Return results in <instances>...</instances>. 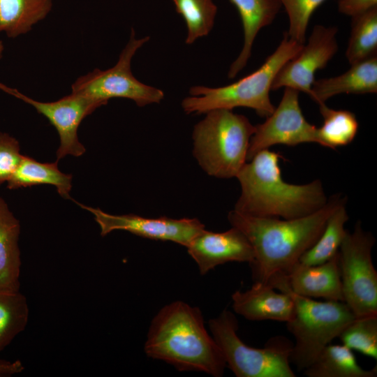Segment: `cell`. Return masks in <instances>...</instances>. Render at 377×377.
Instances as JSON below:
<instances>
[{
	"mask_svg": "<svg viewBox=\"0 0 377 377\" xmlns=\"http://www.w3.org/2000/svg\"><path fill=\"white\" fill-rule=\"evenodd\" d=\"M285 277L290 290L297 295L344 302L338 252L320 265H305L298 262Z\"/></svg>",
	"mask_w": 377,
	"mask_h": 377,
	"instance_id": "cell-16",
	"label": "cell"
},
{
	"mask_svg": "<svg viewBox=\"0 0 377 377\" xmlns=\"http://www.w3.org/2000/svg\"><path fill=\"white\" fill-rule=\"evenodd\" d=\"M346 200H343L331 214L318 239L300 257V263L305 265H320L329 260L338 252L348 231L344 227L349 219Z\"/></svg>",
	"mask_w": 377,
	"mask_h": 377,
	"instance_id": "cell-23",
	"label": "cell"
},
{
	"mask_svg": "<svg viewBox=\"0 0 377 377\" xmlns=\"http://www.w3.org/2000/svg\"><path fill=\"white\" fill-rule=\"evenodd\" d=\"M149 40V36L136 39L132 30L117 64L109 69H95L80 77L72 84L71 93L89 98L98 108L115 98L132 100L140 107L159 103L164 98L163 91L137 80L131 68L133 57Z\"/></svg>",
	"mask_w": 377,
	"mask_h": 377,
	"instance_id": "cell-8",
	"label": "cell"
},
{
	"mask_svg": "<svg viewBox=\"0 0 377 377\" xmlns=\"http://www.w3.org/2000/svg\"><path fill=\"white\" fill-rule=\"evenodd\" d=\"M231 297L234 311L249 320L287 323L294 314L295 304L290 295L276 292L267 283L254 282L249 289L237 290Z\"/></svg>",
	"mask_w": 377,
	"mask_h": 377,
	"instance_id": "cell-15",
	"label": "cell"
},
{
	"mask_svg": "<svg viewBox=\"0 0 377 377\" xmlns=\"http://www.w3.org/2000/svg\"><path fill=\"white\" fill-rule=\"evenodd\" d=\"M377 7V0H339L338 10L351 17L363 14Z\"/></svg>",
	"mask_w": 377,
	"mask_h": 377,
	"instance_id": "cell-31",
	"label": "cell"
},
{
	"mask_svg": "<svg viewBox=\"0 0 377 377\" xmlns=\"http://www.w3.org/2000/svg\"><path fill=\"white\" fill-rule=\"evenodd\" d=\"M187 27L186 44L209 34L214 27L217 6L213 0H172Z\"/></svg>",
	"mask_w": 377,
	"mask_h": 377,
	"instance_id": "cell-27",
	"label": "cell"
},
{
	"mask_svg": "<svg viewBox=\"0 0 377 377\" xmlns=\"http://www.w3.org/2000/svg\"><path fill=\"white\" fill-rule=\"evenodd\" d=\"M307 377H376V366L365 369L359 365L352 350L343 344L327 345L304 371Z\"/></svg>",
	"mask_w": 377,
	"mask_h": 377,
	"instance_id": "cell-21",
	"label": "cell"
},
{
	"mask_svg": "<svg viewBox=\"0 0 377 377\" xmlns=\"http://www.w3.org/2000/svg\"><path fill=\"white\" fill-rule=\"evenodd\" d=\"M267 284L290 295L295 310L287 329L295 339L290 355V364L304 371L332 341L338 337L355 315L344 302H318L292 292L285 276H279Z\"/></svg>",
	"mask_w": 377,
	"mask_h": 377,
	"instance_id": "cell-6",
	"label": "cell"
},
{
	"mask_svg": "<svg viewBox=\"0 0 377 377\" xmlns=\"http://www.w3.org/2000/svg\"><path fill=\"white\" fill-rule=\"evenodd\" d=\"M24 370L22 362L19 360H0V377H10L19 374Z\"/></svg>",
	"mask_w": 377,
	"mask_h": 377,
	"instance_id": "cell-32",
	"label": "cell"
},
{
	"mask_svg": "<svg viewBox=\"0 0 377 377\" xmlns=\"http://www.w3.org/2000/svg\"><path fill=\"white\" fill-rule=\"evenodd\" d=\"M79 205L94 215L101 236L114 230H124L149 239L175 242L186 248L191 241L205 229V225L196 218H148L132 214L116 215L100 208Z\"/></svg>",
	"mask_w": 377,
	"mask_h": 377,
	"instance_id": "cell-11",
	"label": "cell"
},
{
	"mask_svg": "<svg viewBox=\"0 0 377 377\" xmlns=\"http://www.w3.org/2000/svg\"><path fill=\"white\" fill-rule=\"evenodd\" d=\"M318 105L323 118L322 126L317 127L318 145L334 149L352 142L359 128L355 114L346 110L328 108L325 103Z\"/></svg>",
	"mask_w": 377,
	"mask_h": 377,
	"instance_id": "cell-24",
	"label": "cell"
},
{
	"mask_svg": "<svg viewBox=\"0 0 377 377\" xmlns=\"http://www.w3.org/2000/svg\"><path fill=\"white\" fill-rule=\"evenodd\" d=\"M0 89L32 105L54 126L60 139L57 161L67 155L78 157L85 152L78 140L77 129L82 121L98 108L95 103L73 93L54 102H40L1 82Z\"/></svg>",
	"mask_w": 377,
	"mask_h": 377,
	"instance_id": "cell-12",
	"label": "cell"
},
{
	"mask_svg": "<svg viewBox=\"0 0 377 377\" xmlns=\"http://www.w3.org/2000/svg\"><path fill=\"white\" fill-rule=\"evenodd\" d=\"M144 350L149 357L179 371L221 377L226 367L219 346L205 326L200 309L183 301L170 302L155 315Z\"/></svg>",
	"mask_w": 377,
	"mask_h": 377,
	"instance_id": "cell-2",
	"label": "cell"
},
{
	"mask_svg": "<svg viewBox=\"0 0 377 377\" xmlns=\"http://www.w3.org/2000/svg\"><path fill=\"white\" fill-rule=\"evenodd\" d=\"M374 243V236L357 221L338 251L344 302L355 317L377 314V272L371 259Z\"/></svg>",
	"mask_w": 377,
	"mask_h": 377,
	"instance_id": "cell-9",
	"label": "cell"
},
{
	"mask_svg": "<svg viewBox=\"0 0 377 377\" xmlns=\"http://www.w3.org/2000/svg\"><path fill=\"white\" fill-rule=\"evenodd\" d=\"M58 161L54 163H40L31 157L22 156L15 172L7 182L9 189L50 184L57 188L58 193L69 199L72 188V175L60 171Z\"/></svg>",
	"mask_w": 377,
	"mask_h": 377,
	"instance_id": "cell-20",
	"label": "cell"
},
{
	"mask_svg": "<svg viewBox=\"0 0 377 377\" xmlns=\"http://www.w3.org/2000/svg\"><path fill=\"white\" fill-rule=\"evenodd\" d=\"M337 31L335 27L316 25L307 44L279 70L272 90L289 87L310 96L316 72L324 68L337 52Z\"/></svg>",
	"mask_w": 377,
	"mask_h": 377,
	"instance_id": "cell-13",
	"label": "cell"
},
{
	"mask_svg": "<svg viewBox=\"0 0 377 377\" xmlns=\"http://www.w3.org/2000/svg\"><path fill=\"white\" fill-rule=\"evenodd\" d=\"M211 334L219 346L226 367L237 377H295L290 355L293 343L284 336L270 338L263 348L246 345L238 336V321L224 309L208 322Z\"/></svg>",
	"mask_w": 377,
	"mask_h": 377,
	"instance_id": "cell-7",
	"label": "cell"
},
{
	"mask_svg": "<svg viewBox=\"0 0 377 377\" xmlns=\"http://www.w3.org/2000/svg\"><path fill=\"white\" fill-rule=\"evenodd\" d=\"M342 344L377 359V314L355 317L338 337Z\"/></svg>",
	"mask_w": 377,
	"mask_h": 377,
	"instance_id": "cell-28",
	"label": "cell"
},
{
	"mask_svg": "<svg viewBox=\"0 0 377 377\" xmlns=\"http://www.w3.org/2000/svg\"><path fill=\"white\" fill-rule=\"evenodd\" d=\"M3 50H4V45H3V43L2 40H0V59L3 56Z\"/></svg>",
	"mask_w": 377,
	"mask_h": 377,
	"instance_id": "cell-33",
	"label": "cell"
},
{
	"mask_svg": "<svg viewBox=\"0 0 377 377\" xmlns=\"http://www.w3.org/2000/svg\"><path fill=\"white\" fill-rule=\"evenodd\" d=\"M186 249L202 275L226 263L251 264L254 258L252 246L246 236L232 226L222 232L205 229L191 241Z\"/></svg>",
	"mask_w": 377,
	"mask_h": 377,
	"instance_id": "cell-14",
	"label": "cell"
},
{
	"mask_svg": "<svg viewBox=\"0 0 377 377\" xmlns=\"http://www.w3.org/2000/svg\"><path fill=\"white\" fill-rule=\"evenodd\" d=\"M237 8L244 30V45L237 58L231 64L228 76L235 77L246 65L256 37L260 30L270 25L281 5L278 0H230Z\"/></svg>",
	"mask_w": 377,
	"mask_h": 377,
	"instance_id": "cell-18",
	"label": "cell"
},
{
	"mask_svg": "<svg viewBox=\"0 0 377 377\" xmlns=\"http://www.w3.org/2000/svg\"><path fill=\"white\" fill-rule=\"evenodd\" d=\"M52 0H0V32L9 38L29 31L50 13Z\"/></svg>",
	"mask_w": 377,
	"mask_h": 377,
	"instance_id": "cell-22",
	"label": "cell"
},
{
	"mask_svg": "<svg viewBox=\"0 0 377 377\" xmlns=\"http://www.w3.org/2000/svg\"><path fill=\"white\" fill-rule=\"evenodd\" d=\"M22 156L19 142L9 134L0 132V185L10 179Z\"/></svg>",
	"mask_w": 377,
	"mask_h": 377,
	"instance_id": "cell-30",
	"label": "cell"
},
{
	"mask_svg": "<svg viewBox=\"0 0 377 377\" xmlns=\"http://www.w3.org/2000/svg\"><path fill=\"white\" fill-rule=\"evenodd\" d=\"M377 92L376 55L351 65L344 73L314 80L310 98L318 105L341 94H376Z\"/></svg>",
	"mask_w": 377,
	"mask_h": 377,
	"instance_id": "cell-17",
	"label": "cell"
},
{
	"mask_svg": "<svg viewBox=\"0 0 377 377\" xmlns=\"http://www.w3.org/2000/svg\"><path fill=\"white\" fill-rule=\"evenodd\" d=\"M289 20L288 36L299 43L306 42V33L311 16L325 0H278Z\"/></svg>",
	"mask_w": 377,
	"mask_h": 377,
	"instance_id": "cell-29",
	"label": "cell"
},
{
	"mask_svg": "<svg viewBox=\"0 0 377 377\" xmlns=\"http://www.w3.org/2000/svg\"><path fill=\"white\" fill-rule=\"evenodd\" d=\"M281 158L280 154L264 149L244 165L236 177L241 194L235 210L253 216L291 219L313 213L326 204L328 199L320 180L297 185L283 179Z\"/></svg>",
	"mask_w": 377,
	"mask_h": 377,
	"instance_id": "cell-3",
	"label": "cell"
},
{
	"mask_svg": "<svg viewBox=\"0 0 377 377\" xmlns=\"http://www.w3.org/2000/svg\"><path fill=\"white\" fill-rule=\"evenodd\" d=\"M29 309L20 290H0V353L25 329Z\"/></svg>",
	"mask_w": 377,
	"mask_h": 377,
	"instance_id": "cell-25",
	"label": "cell"
},
{
	"mask_svg": "<svg viewBox=\"0 0 377 377\" xmlns=\"http://www.w3.org/2000/svg\"><path fill=\"white\" fill-rule=\"evenodd\" d=\"M193 131V154L208 175L236 177L247 162L250 140L256 126L232 110L216 109L205 113Z\"/></svg>",
	"mask_w": 377,
	"mask_h": 377,
	"instance_id": "cell-5",
	"label": "cell"
},
{
	"mask_svg": "<svg viewBox=\"0 0 377 377\" xmlns=\"http://www.w3.org/2000/svg\"><path fill=\"white\" fill-rule=\"evenodd\" d=\"M20 223L0 197V290H20Z\"/></svg>",
	"mask_w": 377,
	"mask_h": 377,
	"instance_id": "cell-19",
	"label": "cell"
},
{
	"mask_svg": "<svg viewBox=\"0 0 377 377\" xmlns=\"http://www.w3.org/2000/svg\"><path fill=\"white\" fill-rule=\"evenodd\" d=\"M304 45L291 39L286 31L276 50L252 73L223 87H192L190 96L182 102L183 110L188 114H199L216 109L232 110L244 107L254 110L261 117H267L275 109L269 97L274 79Z\"/></svg>",
	"mask_w": 377,
	"mask_h": 377,
	"instance_id": "cell-4",
	"label": "cell"
},
{
	"mask_svg": "<svg viewBox=\"0 0 377 377\" xmlns=\"http://www.w3.org/2000/svg\"><path fill=\"white\" fill-rule=\"evenodd\" d=\"M376 50L377 7L352 17L346 57L352 65L376 56Z\"/></svg>",
	"mask_w": 377,
	"mask_h": 377,
	"instance_id": "cell-26",
	"label": "cell"
},
{
	"mask_svg": "<svg viewBox=\"0 0 377 377\" xmlns=\"http://www.w3.org/2000/svg\"><path fill=\"white\" fill-rule=\"evenodd\" d=\"M346 197L334 195L316 212L305 216L280 219L244 214L233 209L228 220L251 244L254 258L249 264L254 282L267 283L286 276L318 239L326 222Z\"/></svg>",
	"mask_w": 377,
	"mask_h": 377,
	"instance_id": "cell-1",
	"label": "cell"
},
{
	"mask_svg": "<svg viewBox=\"0 0 377 377\" xmlns=\"http://www.w3.org/2000/svg\"><path fill=\"white\" fill-rule=\"evenodd\" d=\"M299 94L297 90L286 87L279 105L263 124L256 126L249 142L247 161L258 152L276 145L318 144L317 127L304 117Z\"/></svg>",
	"mask_w": 377,
	"mask_h": 377,
	"instance_id": "cell-10",
	"label": "cell"
}]
</instances>
